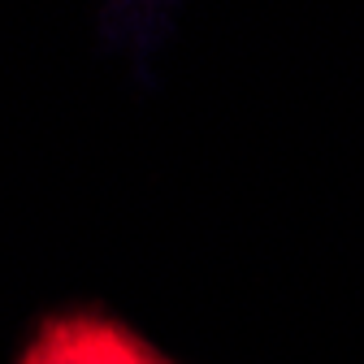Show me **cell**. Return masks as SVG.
<instances>
[{
  "label": "cell",
  "instance_id": "obj_1",
  "mask_svg": "<svg viewBox=\"0 0 364 364\" xmlns=\"http://www.w3.org/2000/svg\"><path fill=\"white\" fill-rule=\"evenodd\" d=\"M39 338L61 355V364H169L122 321H109L96 312L53 316V321H43Z\"/></svg>",
  "mask_w": 364,
  "mask_h": 364
},
{
  "label": "cell",
  "instance_id": "obj_2",
  "mask_svg": "<svg viewBox=\"0 0 364 364\" xmlns=\"http://www.w3.org/2000/svg\"><path fill=\"white\" fill-rule=\"evenodd\" d=\"M18 364H61V355H57V351H53L48 343H43L39 334H35V343H31V347L22 351V360H18Z\"/></svg>",
  "mask_w": 364,
  "mask_h": 364
}]
</instances>
